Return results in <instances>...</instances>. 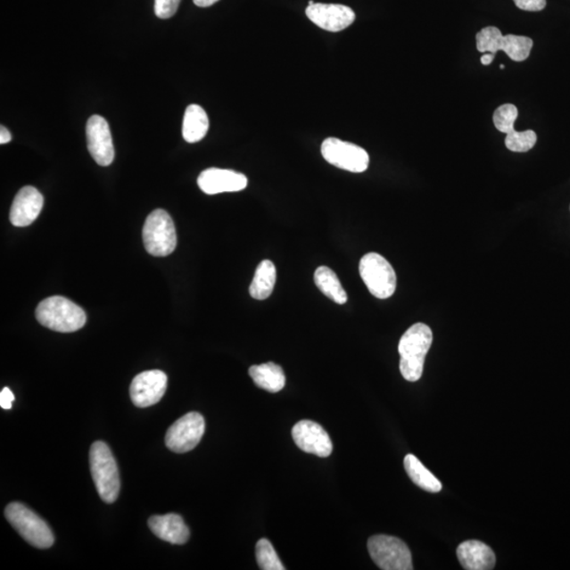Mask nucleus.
Listing matches in <instances>:
<instances>
[{"mask_svg": "<svg viewBox=\"0 0 570 570\" xmlns=\"http://www.w3.org/2000/svg\"><path fill=\"white\" fill-rule=\"evenodd\" d=\"M434 342V334L425 324L409 327L399 344L400 370L408 382H417L423 376L425 356Z\"/></svg>", "mask_w": 570, "mask_h": 570, "instance_id": "1", "label": "nucleus"}, {"mask_svg": "<svg viewBox=\"0 0 570 570\" xmlns=\"http://www.w3.org/2000/svg\"><path fill=\"white\" fill-rule=\"evenodd\" d=\"M37 319L48 329L61 333L77 332L86 325L87 317L78 305L61 296L45 299L37 309Z\"/></svg>", "mask_w": 570, "mask_h": 570, "instance_id": "2", "label": "nucleus"}, {"mask_svg": "<svg viewBox=\"0 0 570 570\" xmlns=\"http://www.w3.org/2000/svg\"><path fill=\"white\" fill-rule=\"evenodd\" d=\"M90 467L101 499L107 504L114 503L120 489V472L111 448L105 442H95L91 446Z\"/></svg>", "mask_w": 570, "mask_h": 570, "instance_id": "3", "label": "nucleus"}, {"mask_svg": "<svg viewBox=\"0 0 570 570\" xmlns=\"http://www.w3.org/2000/svg\"><path fill=\"white\" fill-rule=\"evenodd\" d=\"M4 516L29 544L40 549H49L54 545V535L48 524L25 505L9 504L5 508Z\"/></svg>", "mask_w": 570, "mask_h": 570, "instance_id": "4", "label": "nucleus"}, {"mask_svg": "<svg viewBox=\"0 0 570 570\" xmlns=\"http://www.w3.org/2000/svg\"><path fill=\"white\" fill-rule=\"evenodd\" d=\"M144 246L151 255L165 257L177 247V233L174 221L169 212L155 210L146 219L143 227Z\"/></svg>", "mask_w": 570, "mask_h": 570, "instance_id": "5", "label": "nucleus"}, {"mask_svg": "<svg viewBox=\"0 0 570 570\" xmlns=\"http://www.w3.org/2000/svg\"><path fill=\"white\" fill-rule=\"evenodd\" d=\"M359 274L374 297L388 299L396 290V274L388 260L377 252L361 258Z\"/></svg>", "mask_w": 570, "mask_h": 570, "instance_id": "6", "label": "nucleus"}, {"mask_svg": "<svg viewBox=\"0 0 570 570\" xmlns=\"http://www.w3.org/2000/svg\"><path fill=\"white\" fill-rule=\"evenodd\" d=\"M532 38L508 34L504 37L500 29L486 27L476 34V48L482 54H497L504 51L509 59L523 62L528 59L533 49Z\"/></svg>", "mask_w": 570, "mask_h": 570, "instance_id": "7", "label": "nucleus"}, {"mask_svg": "<svg viewBox=\"0 0 570 570\" xmlns=\"http://www.w3.org/2000/svg\"><path fill=\"white\" fill-rule=\"evenodd\" d=\"M368 554L380 569L411 570L412 555L405 542L390 535H374L368 541Z\"/></svg>", "mask_w": 570, "mask_h": 570, "instance_id": "8", "label": "nucleus"}, {"mask_svg": "<svg viewBox=\"0 0 570 570\" xmlns=\"http://www.w3.org/2000/svg\"><path fill=\"white\" fill-rule=\"evenodd\" d=\"M321 153L326 162L355 174L366 171L370 163V157L364 148L336 137H329L322 143Z\"/></svg>", "mask_w": 570, "mask_h": 570, "instance_id": "9", "label": "nucleus"}, {"mask_svg": "<svg viewBox=\"0 0 570 570\" xmlns=\"http://www.w3.org/2000/svg\"><path fill=\"white\" fill-rule=\"evenodd\" d=\"M205 432V420L200 413L186 414L167 431L165 442L170 451L186 453L199 445Z\"/></svg>", "mask_w": 570, "mask_h": 570, "instance_id": "10", "label": "nucleus"}, {"mask_svg": "<svg viewBox=\"0 0 570 570\" xmlns=\"http://www.w3.org/2000/svg\"><path fill=\"white\" fill-rule=\"evenodd\" d=\"M88 151L95 162L109 166L114 160V146L111 127L101 115H92L86 126Z\"/></svg>", "mask_w": 570, "mask_h": 570, "instance_id": "11", "label": "nucleus"}, {"mask_svg": "<svg viewBox=\"0 0 570 570\" xmlns=\"http://www.w3.org/2000/svg\"><path fill=\"white\" fill-rule=\"evenodd\" d=\"M167 388V376L160 370L145 371L130 384V397L135 406L147 408L162 400Z\"/></svg>", "mask_w": 570, "mask_h": 570, "instance_id": "12", "label": "nucleus"}, {"mask_svg": "<svg viewBox=\"0 0 570 570\" xmlns=\"http://www.w3.org/2000/svg\"><path fill=\"white\" fill-rule=\"evenodd\" d=\"M293 442L302 451L319 458H327L333 451L330 435L319 424L312 420H301L292 430Z\"/></svg>", "mask_w": 570, "mask_h": 570, "instance_id": "13", "label": "nucleus"}, {"mask_svg": "<svg viewBox=\"0 0 570 570\" xmlns=\"http://www.w3.org/2000/svg\"><path fill=\"white\" fill-rule=\"evenodd\" d=\"M308 19L324 30L341 32L353 24L354 11L347 5L314 4L305 10Z\"/></svg>", "mask_w": 570, "mask_h": 570, "instance_id": "14", "label": "nucleus"}, {"mask_svg": "<svg viewBox=\"0 0 570 570\" xmlns=\"http://www.w3.org/2000/svg\"><path fill=\"white\" fill-rule=\"evenodd\" d=\"M247 178L234 170L209 169L201 172L198 186L206 194L235 193L247 186Z\"/></svg>", "mask_w": 570, "mask_h": 570, "instance_id": "15", "label": "nucleus"}, {"mask_svg": "<svg viewBox=\"0 0 570 570\" xmlns=\"http://www.w3.org/2000/svg\"><path fill=\"white\" fill-rule=\"evenodd\" d=\"M44 206L43 194L37 188H21L10 211V221L17 227L30 226L38 218Z\"/></svg>", "mask_w": 570, "mask_h": 570, "instance_id": "16", "label": "nucleus"}, {"mask_svg": "<svg viewBox=\"0 0 570 570\" xmlns=\"http://www.w3.org/2000/svg\"><path fill=\"white\" fill-rule=\"evenodd\" d=\"M148 526L158 538L170 544L183 545L189 539L188 527L176 514L153 516L148 520Z\"/></svg>", "mask_w": 570, "mask_h": 570, "instance_id": "17", "label": "nucleus"}, {"mask_svg": "<svg viewBox=\"0 0 570 570\" xmlns=\"http://www.w3.org/2000/svg\"><path fill=\"white\" fill-rule=\"evenodd\" d=\"M459 563L467 570H491L495 566L493 550L481 541H466L457 550Z\"/></svg>", "mask_w": 570, "mask_h": 570, "instance_id": "18", "label": "nucleus"}, {"mask_svg": "<svg viewBox=\"0 0 570 570\" xmlns=\"http://www.w3.org/2000/svg\"><path fill=\"white\" fill-rule=\"evenodd\" d=\"M210 129V120L204 109L199 105H189L184 114L182 134L187 143L203 140Z\"/></svg>", "mask_w": 570, "mask_h": 570, "instance_id": "19", "label": "nucleus"}, {"mask_svg": "<svg viewBox=\"0 0 570 570\" xmlns=\"http://www.w3.org/2000/svg\"><path fill=\"white\" fill-rule=\"evenodd\" d=\"M249 374L253 383L268 392L277 393L285 387V372L280 366L274 364V362L252 366L250 368Z\"/></svg>", "mask_w": 570, "mask_h": 570, "instance_id": "20", "label": "nucleus"}, {"mask_svg": "<svg viewBox=\"0 0 570 570\" xmlns=\"http://www.w3.org/2000/svg\"><path fill=\"white\" fill-rule=\"evenodd\" d=\"M277 280V270L275 264L269 260H263L259 264L255 276L250 286V293L257 301H266L274 291Z\"/></svg>", "mask_w": 570, "mask_h": 570, "instance_id": "21", "label": "nucleus"}, {"mask_svg": "<svg viewBox=\"0 0 570 570\" xmlns=\"http://www.w3.org/2000/svg\"><path fill=\"white\" fill-rule=\"evenodd\" d=\"M314 280L316 286L332 302L337 304H344L348 302L347 292L344 291L341 280L331 268L327 267L317 268Z\"/></svg>", "mask_w": 570, "mask_h": 570, "instance_id": "22", "label": "nucleus"}, {"mask_svg": "<svg viewBox=\"0 0 570 570\" xmlns=\"http://www.w3.org/2000/svg\"><path fill=\"white\" fill-rule=\"evenodd\" d=\"M405 469L411 481L419 488L428 492H440L442 483L425 467L422 462L413 454H408L404 459Z\"/></svg>", "mask_w": 570, "mask_h": 570, "instance_id": "23", "label": "nucleus"}, {"mask_svg": "<svg viewBox=\"0 0 570 570\" xmlns=\"http://www.w3.org/2000/svg\"><path fill=\"white\" fill-rule=\"evenodd\" d=\"M256 558L258 566L262 570H285L277 552L275 551L272 543L268 539L258 541Z\"/></svg>", "mask_w": 570, "mask_h": 570, "instance_id": "24", "label": "nucleus"}, {"mask_svg": "<svg viewBox=\"0 0 570 570\" xmlns=\"http://www.w3.org/2000/svg\"><path fill=\"white\" fill-rule=\"evenodd\" d=\"M538 136L533 130L516 131L511 130L506 135L505 145L510 152L527 153L537 143Z\"/></svg>", "mask_w": 570, "mask_h": 570, "instance_id": "25", "label": "nucleus"}, {"mask_svg": "<svg viewBox=\"0 0 570 570\" xmlns=\"http://www.w3.org/2000/svg\"><path fill=\"white\" fill-rule=\"evenodd\" d=\"M517 108L512 103H505L500 106L493 113V124L495 128L503 134H508L515 129V123L517 118Z\"/></svg>", "mask_w": 570, "mask_h": 570, "instance_id": "26", "label": "nucleus"}, {"mask_svg": "<svg viewBox=\"0 0 570 570\" xmlns=\"http://www.w3.org/2000/svg\"><path fill=\"white\" fill-rule=\"evenodd\" d=\"M181 0H154V13L161 20L170 19L177 13Z\"/></svg>", "mask_w": 570, "mask_h": 570, "instance_id": "27", "label": "nucleus"}, {"mask_svg": "<svg viewBox=\"0 0 570 570\" xmlns=\"http://www.w3.org/2000/svg\"><path fill=\"white\" fill-rule=\"evenodd\" d=\"M517 8L529 12H538L546 7V0H514Z\"/></svg>", "mask_w": 570, "mask_h": 570, "instance_id": "28", "label": "nucleus"}, {"mask_svg": "<svg viewBox=\"0 0 570 570\" xmlns=\"http://www.w3.org/2000/svg\"><path fill=\"white\" fill-rule=\"evenodd\" d=\"M14 400V394L9 388H4L2 390V392H0V406H2L4 410H10V409L12 408Z\"/></svg>", "mask_w": 570, "mask_h": 570, "instance_id": "29", "label": "nucleus"}, {"mask_svg": "<svg viewBox=\"0 0 570 570\" xmlns=\"http://www.w3.org/2000/svg\"><path fill=\"white\" fill-rule=\"evenodd\" d=\"M11 140H12V136H11L10 131L4 126L0 127V144L4 145V144L11 142Z\"/></svg>", "mask_w": 570, "mask_h": 570, "instance_id": "30", "label": "nucleus"}, {"mask_svg": "<svg viewBox=\"0 0 570 570\" xmlns=\"http://www.w3.org/2000/svg\"><path fill=\"white\" fill-rule=\"evenodd\" d=\"M218 2L219 0H194V4L201 8L211 7V5L215 4Z\"/></svg>", "mask_w": 570, "mask_h": 570, "instance_id": "31", "label": "nucleus"}, {"mask_svg": "<svg viewBox=\"0 0 570 570\" xmlns=\"http://www.w3.org/2000/svg\"><path fill=\"white\" fill-rule=\"evenodd\" d=\"M495 54H486L481 57V62L483 66H489L494 60Z\"/></svg>", "mask_w": 570, "mask_h": 570, "instance_id": "32", "label": "nucleus"}, {"mask_svg": "<svg viewBox=\"0 0 570 570\" xmlns=\"http://www.w3.org/2000/svg\"><path fill=\"white\" fill-rule=\"evenodd\" d=\"M315 4V3L313 2V0H310V2H309V5H312V4Z\"/></svg>", "mask_w": 570, "mask_h": 570, "instance_id": "33", "label": "nucleus"}, {"mask_svg": "<svg viewBox=\"0 0 570 570\" xmlns=\"http://www.w3.org/2000/svg\"><path fill=\"white\" fill-rule=\"evenodd\" d=\"M500 69H505V66L504 65H500Z\"/></svg>", "mask_w": 570, "mask_h": 570, "instance_id": "34", "label": "nucleus"}]
</instances>
